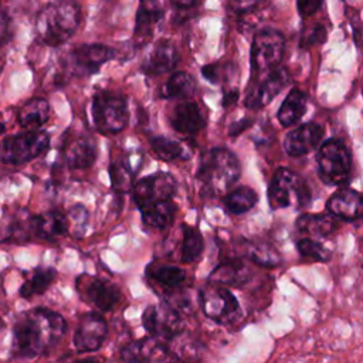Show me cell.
Wrapping results in <instances>:
<instances>
[{
    "instance_id": "1",
    "label": "cell",
    "mask_w": 363,
    "mask_h": 363,
    "mask_svg": "<svg viewBox=\"0 0 363 363\" xmlns=\"http://www.w3.org/2000/svg\"><path fill=\"white\" fill-rule=\"evenodd\" d=\"M65 319L45 308L23 312L13 328L11 357L34 359L50 352L65 335Z\"/></svg>"
},
{
    "instance_id": "2",
    "label": "cell",
    "mask_w": 363,
    "mask_h": 363,
    "mask_svg": "<svg viewBox=\"0 0 363 363\" xmlns=\"http://www.w3.org/2000/svg\"><path fill=\"white\" fill-rule=\"evenodd\" d=\"M81 18V7L75 0H54L37 16V37L45 45L58 47L77 33Z\"/></svg>"
},
{
    "instance_id": "3",
    "label": "cell",
    "mask_w": 363,
    "mask_h": 363,
    "mask_svg": "<svg viewBox=\"0 0 363 363\" xmlns=\"http://www.w3.org/2000/svg\"><path fill=\"white\" fill-rule=\"evenodd\" d=\"M240 174V160L227 147H211L200 157L197 179L206 196H220L238 180Z\"/></svg>"
},
{
    "instance_id": "4",
    "label": "cell",
    "mask_w": 363,
    "mask_h": 363,
    "mask_svg": "<svg viewBox=\"0 0 363 363\" xmlns=\"http://www.w3.org/2000/svg\"><path fill=\"white\" fill-rule=\"evenodd\" d=\"M268 203L272 210L285 207H305L311 203V189L308 182L288 167L275 170L268 184Z\"/></svg>"
},
{
    "instance_id": "5",
    "label": "cell",
    "mask_w": 363,
    "mask_h": 363,
    "mask_svg": "<svg viewBox=\"0 0 363 363\" xmlns=\"http://www.w3.org/2000/svg\"><path fill=\"white\" fill-rule=\"evenodd\" d=\"M318 174L325 184L343 186L352 174V155L340 139L325 140L316 153Z\"/></svg>"
},
{
    "instance_id": "6",
    "label": "cell",
    "mask_w": 363,
    "mask_h": 363,
    "mask_svg": "<svg viewBox=\"0 0 363 363\" xmlns=\"http://www.w3.org/2000/svg\"><path fill=\"white\" fill-rule=\"evenodd\" d=\"M92 119L101 133H118L129 121L126 98L113 91H98L92 98Z\"/></svg>"
},
{
    "instance_id": "7",
    "label": "cell",
    "mask_w": 363,
    "mask_h": 363,
    "mask_svg": "<svg viewBox=\"0 0 363 363\" xmlns=\"http://www.w3.org/2000/svg\"><path fill=\"white\" fill-rule=\"evenodd\" d=\"M285 52V37L279 30L262 28L254 35L251 44L252 81L277 68Z\"/></svg>"
},
{
    "instance_id": "8",
    "label": "cell",
    "mask_w": 363,
    "mask_h": 363,
    "mask_svg": "<svg viewBox=\"0 0 363 363\" xmlns=\"http://www.w3.org/2000/svg\"><path fill=\"white\" fill-rule=\"evenodd\" d=\"M50 146V135L45 130L31 129L7 136L0 143V160L9 164H23L40 155Z\"/></svg>"
},
{
    "instance_id": "9",
    "label": "cell",
    "mask_w": 363,
    "mask_h": 363,
    "mask_svg": "<svg viewBox=\"0 0 363 363\" xmlns=\"http://www.w3.org/2000/svg\"><path fill=\"white\" fill-rule=\"evenodd\" d=\"M142 325L149 336L166 343L182 333L183 313L173 302L162 301L157 305H149L143 311Z\"/></svg>"
},
{
    "instance_id": "10",
    "label": "cell",
    "mask_w": 363,
    "mask_h": 363,
    "mask_svg": "<svg viewBox=\"0 0 363 363\" xmlns=\"http://www.w3.org/2000/svg\"><path fill=\"white\" fill-rule=\"evenodd\" d=\"M200 306L203 313L220 325H228L241 315L237 298L225 288L210 284L200 292Z\"/></svg>"
},
{
    "instance_id": "11",
    "label": "cell",
    "mask_w": 363,
    "mask_h": 363,
    "mask_svg": "<svg viewBox=\"0 0 363 363\" xmlns=\"http://www.w3.org/2000/svg\"><path fill=\"white\" fill-rule=\"evenodd\" d=\"M115 54V50L105 44H81L67 55V71L74 77L94 75Z\"/></svg>"
},
{
    "instance_id": "12",
    "label": "cell",
    "mask_w": 363,
    "mask_h": 363,
    "mask_svg": "<svg viewBox=\"0 0 363 363\" xmlns=\"http://www.w3.org/2000/svg\"><path fill=\"white\" fill-rule=\"evenodd\" d=\"M177 189L176 179L167 172H156L139 179L132 186L133 200L139 207L172 200Z\"/></svg>"
},
{
    "instance_id": "13",
    "label": "cell",
    "mask_w": 363,
    "mask_h": 363,
    "mask_svg": "<svg viewBox=\"0 0 363 363\" xmlns=\"http://www.w3.org/2000/svg\"><path fill=\"white\" fill-rule=\"evenodd\" d=\"M289 82V72L284 67H277L265 74L255 88L250 89L245 96V106L251 109H259L267 106Z\"/></svg>"
},
{
    "instance_id": "14",
    "label": "cell",
    "mask_w": 363,
    "mask_h": 363,
    "mask_svg": "<svg viewBox=\"0 0 363 363\" xmlns=\"http://www.w3.org/2000/svg\"><path fill=\"white\" fill-rule=\"evenodd\" d=\"M108 336V323L98 313H86L81 318L74 333V346L79 353L96 352Z\"/></svg>"
},
{
    "instance_id": "15",
    "label": "cell",
    "mask_w": 363,
    "mask_h": 363,
    "mask_svg": "<svg viewBox=\"0 0 363 363\" xmlns=\"http://www.w3.org/2000/svg\"><path fill=\"white\" fill-rule=\"evenodd\" d=\"M164 17V7L162 0H140L133 28V43L135 45L145 47L153 37L155 30L162 23Z\"/></svg>"
},
{
    "instance_id": "16",
    "label": "cell",
    "mask_w": 363,
    "mask_h": 363,
    "mask_svg": "<svg viewBox=\"0 0 363 363\" xmlns=\"http://www.w3.org/2000/svg\"><path fill=\"white\" fill-rule=\"evenodd\" d=\"M78 288H81L82 296L99 311H111L121 301L119 288L104 278L81 277Z\"/></svg>"
},
{
    "instance_id": "17",
    "label": "cell",
    "mask_w": 363,
    "mask_h": 363,
    "mask_svg": "<svg viewBox=\"0 0 363 363\" xmlns=\"http://www.w3.org/2000/svg\"><path fill=\"white\" fill-rule=\"evenodd\" d=\"M121 359L125 362H169L179 357L164 342L149 336L128 343L121 352Z\"/></svg>"
},
{
    "instance_id": "18",
    "label": "cell",
    "mask_w": 363,
    "mask_h": 363,
    "mask_svg": "<svg viewBox=\"0 0 363 363\" xmlns=\"http://www.w3.org/2000/svg\"><path fill=\"white\" fill-rule=\"evenodd\" d=\"M325 129L316 122H306L286 133L284 150L292 157H301L320 145Z\"/></svg>"
},
{
    "instance_id": "19",
    "label": "cell",
    "mask_w": 363,
    "mask_h": 363,
    "mask_svg": "<svg viewBox=\"0 0 363 363\" xmlns=\"http://www.w3.org/2000/svg\"><path fill=\"white\" fill-rule=\"evenodd\" d=\"M172 128L182 135H196L206 126V118L194 101L177 102L169 113Z\"/></svg>"
},
{
    "instance_id": "20",
    "label": "cell",
    "mask_w": 363,
    "mask_h": 363,
    "mask_svg": "<svg viewBox=\"0 0 363 363\" xmlns=\"http://www.w3.org/2000/svg\"><path fill=\"white\" fill-rule=\"evenodd\" d=\"M179 51L169 40L157 41L149 51L142 64V71L146 75H162L172 71L179 62Z\"/></svg>"
},
{
    "instance_id": "21",
    "label": "cell",
    "mask_w": 363,
    "mask_h": 363,
    "mask_svg": "<svg viewBox=\"0 0 363 363\" xmlns=\"http://www.w3.org/2000/svg\"><path fill=\"white\" fill-rule=\"evenodd\" d=\"M326 208L335 217L349 221L356 220L360 217L363 210L362 196L357 190L342 187L329 197L326 201Z\"/></svg>"
},
{
    "instance_id": "22",
    "label": "cell",
    "mask_w": 363,
    "mask_h": 363,
    "mask_svg": "<svg viewBox=\"0 0 363 363\" xmlns=\"http://www.w3.org/2000/svg\"><path fill=\"white\" fill-rule=\"evenodd\" d=\"M30 231L44 240H52L65 235L69 231L68 217L62 211L51 210L30 217Z\"/></svg>"
},
{
    "instance_id": "23",
    "label": "cell",
    "mask_w": 363,
    "mask_h": 363,
    "mask_svg": "<svg viewBox=\"0 0 363 363\" xmlns=\"http://www.w3.org/2000/svg\"><path fill=\"white\" fill-rule=\"evenodd\" d=\"M251 269L241 258H230L220 262L210 274L208 279L216 285H227L233 288L242 286L248 282Z\"/></svg>"
},
{
    "instance_id": "24",
    "label": "cell",
    "mask_w": 363,
    "mask_h": 363,
    "mask_svg": "<svg viewBox=\"0 0 363 363\" xmlns=\"http://www.w3.org/2000/svg\"><path fill=\"white\" fill-rule=\"evenodd\" d=\"M295 228L303 237L322 238L328 237L337 228L335 217L329 214H302L295 221Z\"/></svg>"
},
{
    "instance_id": "25",
    "label": "cell",
    "mask_w": 363,
    "mask_h": 363,
    "mask_svg": "<svg viewBox=\"0 0 363 363\" xmlns=\"http://www.w3.org/2000/svg\"><path fill=\"white\" fill-rule=\"evenodd\" d=\"M96 160V143L89 136L75 139L65 152V162L71 169H88Z\"/></svg>"
},
{
    "instance_id": "26",
    "label": "cell",
    "mask_w": 363,
    "mask_h": 363,
    "mask_svg": "<svg viewBox=\"0 0 363 363\" xmlns=\"http://www.w3.org/2000/svg\"><path fill=\"white\" fill-rule=\"evenodd\" d=\"M139 211H140L142 221L145 225L153 227L157 230H163V228H167L169 225H172L176 211H177V207L172 199V200H164V201L142 206V207H139Z\"/></svg>"
},
{
    "instance_id": "27",
    "label": "cell",
    "mask_w": 363,
    "mask_h": 363,
    "mask_svg": "<svg viewBox=\"0 0 363 363\" xmlns=\"http://www.w3.org/2000/svg\"><path fill=\"white\" fill-rule=\"evenodd\" d=\"M308 96L298 88H292L281 104L277 118L282 126L296 125L306 112Z\"/></svg>"
},
{
    "instance_id": "28",
    "label": "cell",
    "mask_w": 363,
    "mask_h": 363,
    "mask_svg": "<svg viewBox=\"0 0 363 363\" xmlns=\"http://www.w3.org/2000/svg\"><path fill=\"white\" fill-rule=\"evenodd\" d=\"M57 278V271L52 267H37L34 268L26 281L21 284L18 294L24 299L43 295Z\"/></svg>"
},
{
    "instance_id": "29",
    "label": "cell",
    "mask_w": 363,
    "mask_h": 363,
    "mask_svg": "<svg viewBox=\"0 0 363 363\" xmlns=\"http://www.w3.org/2000/svg\"><path fill=\"white\" fill-rule=\"evenodd\" d=\"M50 119V104L44 98H31L17 111V122L23 128H40Z\"/></svg>"
},
{
    "instance_id": "30",
    "label": "cell",
    "mask_w": 363,
    "mask_h": 363,
    "mask_svg": "<svg viewBox=\"0 0 363 363\" xmlns=\"http://www.w3.org/2000/svg\"><path fill=\"white\" fill-rule=\"evenodd\" d=\"M140 156H128L121 162H112L109 167V176L112 187L116 191H126L133 186V177L138 173L140 164Z\"/></svg>"
},
{
    "instance_id": "31",
    "label": "cell",
    "mask_w": 363,
    "mask_h": 363,
    "mask_svg": "<svg viewBox=\"0 0 363 363\" xmlns=\"http://www.w3.org/2000/svg\"><path fill=\"white\" fill-rule=\"evenodd\" d=\"M241 251L244 257H247L250 261L261 267L272 268L279 265L281 262V254L278 252V250L274 245L264 241L244 240L241 245Z\"/></svg>"
},
{
    "instance_id": "32",
    "label": "cell",
    "mask_w": 363,
    "mask_h": 363,
    "mask_svg": "<svg viewBox=\"0 0 363 363\" xmlns=\"http://www.w3.org/2000/svg\"><path fill=\"white\" fill-rule=\"evenodd\" d=\"M194 89V78L186 71H176L166 81L162 89V96L167 99H187L193 96Z\"/></svg>"
},
{
    "instance_id": "33",
    "label": "cell",
    "mask_w": 363,
    "mask_h": 363,
    "mask_svg": "<svg viewBox=\"0 0 363 363\" xmlns=\"http://www.w3.org/2000/svg\"><path fill=\"white\" fill-rule=\"evenodd\" d=\"M257 201L258 194L254 189L248 186H240L224 197L223 204L230 214L240 216L250 211L257 204Z\"/></svg>"
},
{
    "instance_id": "34",
    "label": "cell",
    "mask_w": 363,
    "mask_h": 363,
    "mask_svg": "<svg viewBox=\"0 0 363 363\" xmlns=\"http://www.w3.org/2000/svg\"><path fill=\"white\" fill-rule=\"evenodd\" d=\"M183 238H182V248H180V259L186 264L196 262L204 250V241L203 235L196 227L183 225L182 230Z\"/></svg>"
},
{
    "instance_id": "35",
    "label": "cell",
    "mask_w": 363,
    "mask_h": 363,
    "mask_svg": "<svg viewBox=\"0 0 363 363\" xmlns=\"http://www.w3.org/2000/svg\"><path fill=\"white\" fill-rule=\"evenodd\" d=\"M146 275L164 288H177L186 279L184 269L176 265H153L147 268Z\"/></svg>"
},
{
    "instance_id": "36",
    "label": "cell",
    "mask_w": 363,
    "mask_h": 363,
    "mask_svg": "<svg viewBox=\"0 0 363 363\" xmlns=\"http://www.w3.org/2000/svg\"><path fill=\"white\" fill-rule=\"evenodd\" d=\"M150 146L156 156L164 162H172L176 159H186L189 155L186 153V147L173 139L157 135L150 139Z\"/></svg>"
},
{
    "instance_id": "37",
    "label": "cell",
    "mask_w": 363,
    "mask_h": 363,
    "mask_svg": "<svg viewBox=\"0 0 363 363\" xmlns=\"http://www.w3.org/2000/svg\"><path fill=\"white\" fill-rule=\"evenodd\" d=\"M298 251L302 257L311 258L313 261L319 262H328L332 258V250L323 245L320 241L311 238V237H302L296 242Z\"/></svg>"
},
{
    "instance_id": "38",
    "label": "cell",
    "mask_w": 363,
    "mask_h": 363,
    "mask_svg": "<svg viewBox=\"0 0 363 363\" xmlns=\"http://www.w3.org/2000/svg\"><path fill=\"white\" fill-rule=\"evenodd\" d=\"M67 217H68L69 228H72V234L75 237L84 235V233H85V230L88 227V221H89L88 210L82 204H74L68 210Z\"/></svg>"
},
{
    "instance_id": "39",
    "label": "cell",
    "mask_w": 363,
    "mask_h": 363,
    "mask_svg": "<svg viewBox=\"0 0 363 363\" xmlns=\"http://www.w3.org/2000/svg\"><path fill=\"white\" fill-rule=\"evenodd\" d=\"M328 38V30L322 24H316L309 30H303L301 37V47L308 48L316 44H323Z\"/></svg>"
},
{
    "instance_id": "40",
    "label": "cell",
    "mask_w": 363,
    "mask_h": 363,
    "mask_svg": "<svg viewBox=\"0 0 363 363\" xmlns=\"http://www.w3.org/2000/svg\"><path fill=\"white\" fill-rule=\"evenodd\" d=\"M259 3L261 0H227V10L234 16L242 17L252 13Z\"/></svg>"
},
{
    "instance_id": "41",
    "label": "cell",
    "mask_w": 363,
    "mask_h": 363,
    "mask_svg": "<svg viewBox=\"0 0 363 363\" xmlns=\"http://www.w3.org/2000/svg\"><path fill=\"white\" fill-rule=\"evenodd\" d=\"M233 64H218V62H213V64H207L201 67V75L210 81L211 84H216L221 79V75L231 67Z\"/></svg>"
},
{
    "instance_id": "42",
    "label": "cell",
    "mask_w": 363,
    "mask_h": 363,
    "mask_svg": "<svg viewBox=\"0 0 363 363\" xmlns=\"http://www.w3.org/2000/svg\"><path fill=\"white\" fill-rule=\"evenodd\" d=\"M325 0H296V10L302 18L313 16L323 4Z\"/></svg>"
},
{
    "instance_id": "43",
    "label": "cell",
    "mask_w": 363,
    "mask_h": 363,
    "mask_svg": "<svg viewBox=\"0 0 363 363\" xmlns=\"http://www.w3.org/2000/svg\"><path fill=\"white\" fill-rule=\"evenodd\" d=\"M251 123H252V121L248 119V118H244V119H241V121L233 122L231 126H230V129H228V133H230L231 136H237V135H240L244 129H247L248 126H251Z\"/></svg>"
},
{
    "instance_id": "44",
    "label": "cell",
    "mask_w": 363,
    "mask_h": 363,
    "mask_svg": "<svg viewBox=\"0 0 363 363\" xmlns=\"http://www.w3.org/2000/svg\"><path fill=\"white\" fill-rule=\"evenodd\" d=\"M237 99H238V89L237 88H231L228 91H224V96H223V105L224 106H231L233 104H235Z\"/></svg>"
},
{
    "instance_id": "45",
    "label": "cell",
    "mask_w": 363,
    "mask_h": 363,
    "mask_svg": "<svg viewBox=\"0 0 363 363\" xmlns=\"http://www.w3.org/2000/svg\"><path fill=\"white\" fill-rule=\"evenodd\" d=\"M7 31H9V21L6 14L0 13V45L4 44L6 37H7Z\"/></svg>"
},
{
    "instance_id": "46",
    "label": "cell",
    "mask_w": 363,
    "mask_h": 363,
    "mask_svg": "<svg viewBox=\"0 0 363 363\" xmlns=\"http://www.w3.org/2000/svg\"><path fill=\"white\" fill-rule=\"evenodd\" d=\"M173 6L179 7V9H190L197 6L199 3H201L203 0H170Z\"/></svg>"
},
{
    "instance_id": "47",
    "label": "cell",
    "mask_w": 363,
    "mask_h": 363,
    "mask_svg": "<svg viewBox=\"0 0 363 363\" xmlns=\"http://www.w3.org/2000/svg\"><path fill=\"white\" fill-rule=\"evenodd\" d=\"M4 130H6V123H4V121H3L1 116H0V135L4 133Z\"/></svg>"
},
{
    "instance_id": "48",
    "label": "cell",
    "mask_w": 363,
    "mask_h": 363,
    "mask_svg": "<svg viewBox=\"0 0 363 363\" xmlns=\"http://www.w3.org/2000/svg\"><path fill=\"white\" fill-rule=\"evenodd\" d=\"M3 328H4V322H3V319L0 318V332L3 330Z\"/></svg>"
}]
</instances>
